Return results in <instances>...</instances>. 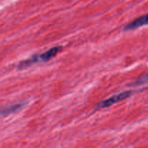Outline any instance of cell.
Wrapping results in <instances>:
<instances>
[{
	"label": "cell",
	"instance_id": "6da1fadb",
	"mask_svg": "<svg viewBox=\"0 0 148 148\" xmlns=\"http://www.w3.org/2000/svg\"><path fill=\"white\" fill-rule=\"evenodd\" d=\"M62 49H63L62 46H58L51 48L40 54L38 53V54L33 55L28 59L20 62L17 66V68L19 69H24L38 63H45V62H49L52 59H53L58 53H60Z\"/></svg>",
	"mask_w": 148,
	"mask_h": 148
},
{
	"label": "cell",
	"instance_id": "7a4b0ae2",
	"mask_svg": "<svg viewBox=\"0 0 148 148\" xmlns=\"http://www.w3.org/2000/svg\"><path fill=\"white\" fill-rule=\"evenodd\" d=\"M132 91H124L123 92H120V93L116 94V95H113L111 98L98 103L96 106V109H103V108H108V107L112 106L114 104L118 103L121 102V101L129 98L130 97L132 96Z\"/></svg>",
	"mask_w": 148,
	"mask_h": 148
},
{
	"label": "cell",
	"instance_id": "3957f363",
	"mask_svg": "<svg viewBox=\"0 0 148 148\" xmlns=\"http://www.w3.org/2000/svg\"><path fill=\"white\" fill-rule=\"evenodd\" d=\"M148 25V13L145 15L138 17L134 21L129 23L127 25L124 27V31H130V30H134L140 27H144V26Z\"/></svg>",
	"mask_w": 148,
	"mask_h": 148
},
{
	"label": "cell",
	"instance_id": "277c9868",
	"mask_svg": "<svg viewBox=\"0 0 148 148\" xmlns=\"http://www.w3.org/2000/svg\"><path fill=\"white\" fill-rule=\"evenodd\" d=\"M27 106V103L26 102H21L13 104L12 106H9L4 107L1 109V115L2 117L8 116L11 115V114H14L15 113L19 112V111H22L25 107Z\"/></svg>",
	"mask_w": 148,
	"mask_h": 148
},
{
	"label": "cell",
	"instance_id": "5b68a950",
	"mask_svg": "<svg viewBox=\"0 0 148 148\" xmlns=\"http://www.w3.org/2000/svg\"><path fill=\"white\" fill-rule=\"evenodd\" d=\"M148 83V74H146L144 76L141 77L138 80L136 81L134 83V85L136 86H140V85H145V84Z\"/></svg>",
	"mask_w": 148,
	"mask_h": 148
}]
</instances>
